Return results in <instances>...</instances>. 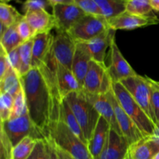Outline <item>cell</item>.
<instances>
[{
    "instance_id": "obj_10",
    "label": "cell",
    "mask_w": 159,
    "mask_h": 159,
    "mask_svg": "<svg viewBox=\"0 0 159 159\" xmlns=\"http://www.w3.org/2000/svg\"><path fill=\"white\" fill-rule=\"evenodd\" d=\"M76 44L68 32H57L51 47V57L56 62L71 70Z\"/></svg>"
},
{
    "instance_id": "obj_9",
    "label": "cell",
    "mask_w": 159,
    "mask_h": 159,
    "mask_svg": "<svg viewBox=\"0 0 159 159\" xmlns=\"http://www.w3.org/2000/svg\"><path fill=\"white\" fill-rule=\"evenodd\" d=\"M52 15L57 32H68L86 14L75 4V0H69L67 3L52 6Z\"/></svg>"
},
{
    "instance_id": "obj_21",
    "label": "cell",
    "mask_w": 159,
    "mask_h": 159,
    "mask_svg": "<svg viewBox=\"0 0 159 159\" xmlns=\"http://www.w3.org/2000/svg\"><path fill=\"white\" fill-rule=\"evenodd\" d=\"M24 18L31 26L35 35L50 33L55 26L52 14L47 10H37L24 13Z\"/></svg>"
},
{
    "instance_id": "obj_39",
    "label": "cell",
    "mask_w": 159,
    "mask_h": 159,
    "mask_svg": "<svg viewBox=\"0 0 159 159\" xmlns=\"http://www.w3.org/2000/svg\"><path fill=\"white\" fill-rule=\"evenodd\" d=\"M20 47L7 54L8 59H9V61L10 63L11 67L16 71V73L19 75H20V68H21V60H20Z\"/></svg>"
},
{
    "instance_id": "obj_42",
    "label": "cell",
    "mask_w": 159,
    "mask_h": 159,
    "mask_svg": "<svg viewBox=\"0 0 159 159\" xmlns=\"http://www.w3.org/2000/svg\"><path fill=\"white\" fill-rule=\"evenodd\" d=\"M47 142H48V155H49V159H58L57 157V152H56L55 147L54 146V144L51 142L50 141H48V139H46Z\"/></svg>"
},
{
    "instance_id": "obj_3",
    "label": "cell",
    "mask_w": 159,
    "mask_h": 159,
    "mask_svg": "<svg viewBox=\"0 0 159 159\" xmlns=\"http://www.w3.org/2000/svg\"><path fill=\"white\" fill-rule=\"evenodd\" d=\"M112 90L120 107L135 123L144 138L152 135L156 125L125 87L120 82H114L112 85Z\"/></svg>"
},
{
    "instance_id": "obj_31",
    "label": "cell",
    "mask_w": 159,
    "mask_h": 159,
    "mask_svg": "<svg viewBox=\"0 0 159 159\" xmlns=\"http://www.w3.org/2000/svg\"><path fill=\"white\" fill-rule=\"evenodd\" d=\"M28 114V109L26 106V98H25L24 92L23 88L22 89L14 96V103L12 107V113H11L10 119L20 117Z\"/></svg>"
},
{
    "instance_id": "obj_11",
    "label": "cell",
    "mask_w": 159,
    "mask_h": 159,
    "mask_svg": "<svg viewBox=\"0 0 159 159\" xmlns=\"http://www.w3.org/2000/svg\"><path fill=\"white\" fill-rule=\"evenodd\" d=\"M107 95L114 109L115 116H116V121H117V124L120 129L121 133L124 135V138L127 140L129 144L130 145V144L144 138V135L142 134L139 128L137 127L131 118L123 110L118 101L116 100L113 93V90L109 92Z\"/></svg>"
},
{
    "instance_id": "obj_22",
    "label": "cell",
    "mask_w": 159,
    "mask_h": 159,
    "mask_svg": "<svg viewBox=\"0 0 159 159\" xmlns=\"http://www.w3.org/2000/svg\"><path fill=\"white\" fill-rule=\"evenodd\" d=\"M158 151L148 137L129 146V159H152Z\"/></svg>"
},
{
    "instance_id": "obj_24",
    "label": "cell",
    "mask_w": 159,
    "mask_h": 159,
    "mask_svg": "<svg viewBox=\"0 0 159 159\" xmlns=\"http://www.w3.org/2000/svg\"><path fill=\"white\" fill-rule=\"evenodd\" d=\"M102 16L109 20L126 12L127 0H96Z\"/></svg>"
},
{
    "instance_id": "obj_34",
    "label": "cell",
    "mask_w": 159,
    "mask_h": 159,
    "mask_svg": "<svg viewBox=\"0 0 159 159\" xmlns=\"http://www.w3.org/2000/svg\"><path fill=\"white\" fill-rule=\"evenodd\" d=\"M75 2L86 15L102 16V11L96 0H75Z\"/></svg>"
},
{
    "instance_id": "obj_43",
    "label": "cell",
    "mask_w": 159,
    "mask_h": 159,
    "mask_svg": "<svg viewBox=\"0 0 159 159\" xmlns=\"http://www.w3.org/2000/svg\"><path fill=\"white\" fill-rule=\"evenodd\" d=\"M54 147H55V146H54ZM55 149H56V152H57L58 159H75L73 158V157H71L70 155L67 154L66 152H63V151L61 150V149L57 148L55 147Z\"/></svg>"
},
{
    "instance_id": "obj_44",
    "label": "cell",
    "mask_w": 159,
    "mask_h": 159,
    "mask_svg": "<svg viewBox=\"0 0 159 159\" xmlns=\"http://www.w3.org/2000/svg\"><path fill=\"white\" fill-rule=\"evenodd\" d=\"M152 9L155 12H159V0H149Z\"/></svg>"
},
{
    "instance_id": "obj_46",
    "label": "cell",
    "mask_w": 159,
    "mask_h": 159,
    "mask_svg": "<svg viewBox=\"0 0 159 159\" xmlns=\"http://www.w3.org/2000/svg\"><path fill=\"white\" fill-rule=\"evenodd\" d=\"M127 159H129V158H127Z\"/></svg>"
},
{
    "instance_id": "obj_19",
    "label": "cell",
    "mask_w": 159,
    "mask_h": 159,
    "mask_svg": "<svg viewBox=\"0 0 159 159\" xmlns=\"http://www.w3.org/2000/svg\"><path fill=\"white\" fill-rule=\"evenodd\" d=\"M107 21H108L109 26L112 30H131L137 29V28L156 24L158 23L159 20L138 16H135L125 12L118 16L110 19Z\"/></svg>"
},
{
    "instance_id": "obj_26",
    "label": "cell",
    "mask_w": 159,
    "mask_h": 159,
    "mask_svg": "<svg viewBox=\"0 0 159 159\" xmlns=\"http://www.w3.org/2000/svg\"><path fill=\"white\" fill-rule=\"evenodd\" d=\"M22 89L20 76L11 67L7 74L0 80V94L8 93L15 96Z\"/></svg>"
},
{
    "instance_id": "obj_15",
    "label": "cell",
    "mask_w": 159,
    "mask_h": 159,
    "mask_svg": "<svg viewBox=\"0 0 159 159\" xmlns=\"http://www.w3.org/2000/svg\"><path fill=\"white\" fill-rule=\"evenodd\" d=\"M82 93H83L85 99L93 106V107L96 109L99 114L109 123L110 127L113 130H116V132L122 134L119 125L117 124V121H116L114 109H113V105L109 99L107 95L87 94V93H84L83 91H82Z\"/></svg>"
},
{
    "instance_id": "obj_29",
    "label": "cell",
    "mask_w": 159,
    "mask_h": 159,
    "mask_svg": "<svg viewBox=\"0 0 159 159\" xmlns=\"http://www.w3.org/2000/svg\"><path fill=\"white\" fill-rule=\"evenodd\" d=\"M38 140L26 137L13 148L12 159H28L32 154Z\"/></svg>"
},
{
    "instance_id": "obj_8",
    "label": "cell",
    "mask_w": 159,
    "mask_h": 159,
    "mask_svg": "<svg viewBox=\"0 0 159 159\" xmlns=\"http://www.w3.org/2000/svg\"><path fill=\"white\" fill-rule=\"evenodd\" d=\"M120 83L156 125V120L151 106V88L148 77L138 75L121 81Z\"/></svg>"
},
{
    "instance_id": "obj_5",
    "label": "cell",
    "mask_w": 159,
    "mask_h": 159,
    "mask_svg": "<svg viewBox=\"0 0 159 159\" xmlns=\"http://www.w3.org/2000/svg\"><path fill=\"white\" fill-rule=\"evenodd\" d=\"M1 129L4 130L13 148L26 137L36 140L46 139L44 133L36 127L28 114L1 122Z\"/></svg>"
},
{
    "instance_id": "obj_40",
    "label": "cell",
    "mask_w": 159,
    "mask_h": 159,
    "mask_svg": "<svg viewBox=\"0 0 159 159\" xmlns=\"http://www.w3.org/2000/svg\"><path fill=\"white\" fill-rule=\"evenodd\" d=\"M11 68L10 63L8 59L7 53L4 51L1 47V52H0V80L5 77L9 69Z\"/></svg>"
},
{
    "instance_id": "obj_45",
    "label": "cell",
    "mask_w": 159,
    "mask_h": 159,
    "mask_svg": "<svg viewBox=\"0 0 159 159\" xmlns=\"http://www.w3.org/2000/svg\"><path fill=\"white\" fill-rule=\"evenodd\" d=\"M152 159H159V152L154 155V157L152 158Z\"/></svg>"
},
{
    "instance_id": "obj_6",
    "label": "cell",
    "mask_w": 159,
    "mask_h": 159,
    "mask_svg": "<svg viewBox=\"0 0 159 159\" xmlns=\"http://www.w3.org/2000/svg\"><path fill=\"white\" fill-rule=\"evenodd\" d=\"M113 81L107 65L92 60L84 80L82 90L91 95H105L112 90Z\"/></svg>"
},
{
    "instance_id": "obj_32",
    "label": "cell",
    "mask_w": 159,
    "mask_h": 159,
    "mask_svg": "<svg viewBox=\"0 0 159 159\" xmlns=\"http://www.w3.org/2000/svg\"><path fill=\"white\" fill-rule=\"evenodd\" d=\"M14 103V96L8 93L0 95V118L1 122H5L10 119Z\"/></svg>"
},
{
    "instance_id": "obj_36",
    "label": "cell",
    "mask_w": 159,
    "mask_h": 159,
    "mask_svg": "<svg viewBox=\"0 0 159 159\" xmlns=\"http://www.w3.org/2000/svg\"><path fill=\"white\" fill-rule=\"evenodd\" d=\"M17 30H18L19 35H20V38L22 39L23 43L32 40L36 36L31 26H30L28 22L24 18V16H23V18L17 23Z\"/></svg>"
},
{
    "instance_id": "obj_13",
    "label": "cell",
    "mask_w": 159,
    "mask_h": 159,
    "mask_svg": "<svg viewBox=\"0 0 159 159\" xmlns=\"http://www.w3.org/2000/svg\"><path fill=\"white\" fill-rule=\"evenodd\" d=\"M129 146L128 141L122 134L110 128L108 139L99 159H127Z\"/></svg>"
},
{
    "instance_id": "obj_12",
    "label": "cell",
    "mask_w": 159,
    "mask_h": 159,
    "mask_svg": "<svg viewBox=\"0 0 159 159\" xmlns=\"http://www.w3.org/2000/svg\"><path fill=\"white\" fill-rule=\"evenodd\" d=\"M110 51V64L107 67L113 83L120 82L127 78L138 75L131 65L124 58L115 40L112 43Z\"/></svg>"
},
{
    "instance_id": "obj_41",
    "label": "cell",
    "mask_w": 159,
    "mask_h": 159,
    "mask_svg": "<svg viewBox=\"0 0 159 159\" xmlns=\"http://www.w3.org/2000/svg\"><path fill=\"white\" fill-rule=\"evenodd\" d=\"M148 138H149L153 145L155 146V148L157 149L158 152H159V124H157L155 126V129L154 133L152 135L148 136Z\"/></svg>"
},
{
    "instance_id": "obj_25",
    "label": "cell",
    "mask_w": 159,
    "mask_h": 159,
    "mask_svg": "<svg viewBox=\"0 0 159 159\" xmlns=\"http://www.w3.org/2000/svg\"><path fill=\"white\" fill-rule=\"evenodd\" d=\"M126 12L141 17L158 20L149 0H127Z\"/></svg>"
},
{
    "instance_id": "obj_16",
    "label": "cell",
    "mask_w": 159,
    "mask_h": 159,
    "mask_svg": "<svg viewBox=\"0 0 159 159\" xmlns=\"http://www.w3.org/2000/svg\"><path fill=\"white\" fill-rule=\"evenodd\" d=\"M92 60L93 57L85 43H82V42L77 43L72 65H71V71L77 79L82 90L84 80L88 72L89 64Z\"/></svg>"
},
{
    "instance_id": "obj_37",
    "label": "cell",
    "mask_w": 159,
    "mask_h": 159,
    "mask_svg": "<svg viewBox=\"0 0 159 159\" xmlns=\"http://www.w3.org/2000/svg\"><path fill=\"white\" fill-rule=\"evenodd\" d=\"M49 6L50 0H27L23 4V10L25 13L37 10H47Z\"/></svg>"
},
{
    "instance_id": "obj_35",
    "label": "cell",
    "mask_w": 159,
    "mask_h": 159,
    "mask_svg": "<svg viewBox=\"0 0 159 159\" xmlns=\"http://www.w3.org/2000/svg\"><path fill=\"white\" fill-rule=\"evenodd\" d=\"M13 146L4 130H0V159H12Z\"/></svg>"
},
{
    "instance_id": "obj_17",
    "label": "cell",
    "mask_w": 159,
    "mask_h": 159,
    "mask_svg": "<svg viewBox=\"0 0 159 159\" xmlns=\"http://www.w3.org/2000/svg\"><path fill=\"white\" fill-rule=\"evenodd\" d=\"M53 40L54 36L51 32L37 34L34 37L31 63L32 68H40L44 65L48 55L51 53Z\"/></svg>"
},
{
    "instance_id": "obj_33",
    "label": "cell",
    "mask_w": 159,
    "mask_h": 159,
    "mask_svg": "<svg viewBox=\"0 0 159 159\" xmlns=\"http://www.w3.org/2000/svg\"><path fill=\"white\" fill-rule=\"evenodd\" d=\"M148 79L151 88V106L156 120V124H159V82Z\"/></svg>"
},
{
    "instance_id": "obj_38",
    "label": "cell",
    "mask_w": 159,
    "mask_h": 159,
    "mask_svg": "<svg viewBox=\"0 0 159 159\" xmlns=\"http://www.w3.org/2000/svg\"><path fill=\"white\" fill-rule=\"evenodd\" d=\"M28 159H49L48 146L46 139L37 141L32 154Z\"/></svg>"
},
{
    "instance_id": "obj_20",
    "label": "cell",
    "mask_w": 159,
    "mask_h": 159,
    "mask_svg": "<svg viewBox=\"0 0 159 159\" xmlns=\"http://www.w3.org/2000/svg\"><path fill=\"white\" fill-rule=\"evenodd\" d=\"M110 128L111 127L109 123L100 116L93 136L88 143V149L93 159H99L108 139Z\"/></svg>"
},
{
    "instance_id": "obj_30",
    "label": "cell",
    "mask_w": 159,
    "mask_h": 159,
    "mask_svg": "<svg viewBox=\"0 0 159 159\" xmlns=\"http://www.w3.org/2000/svg\"><path fill=\"white\" fill-rule=\"evenodd\" d=\"M33 43L34 39L23 43L20 47V56L21 60V68H20V76L25 75L31 69L33 55Z\"/></svg>"
},
{
    "instance_id": "obj_18",
    "label": "cell",
    "mask_w": 159,
    "mask_h": 159,
    "mask_svg": "<svg viewBox=\"0 0 159 159\" xmlns=\"http://www.w3.org/2000/svg\"><path fill=\"white\" fill-rule=\"evenodd\" d=\"M54 74L57 89L62 99H65L71 93L82 91V89L80 88V85L71 70L56 61Z\"/></svg>"
},
{
    "instance_id": "obj_23",
    "label": "cell",
    "mask_w": 159,
    "mask_h": 159,
    "mask_svg": "<svg viewBox=\"0 0 159 159\" xmlns=\"http://www.w3.org/2000/svg\"><path fill=\"white\" fill-rule=\"evenodd\" d=\"M61 120L63 121L67 126L70 128V130L75 134L85 144L88 146V143H87L86 140H85V137H84L83 132H82V128H81L80 125H79V122H78L77 119H76L75 116L73 113L72 110H71V107L68 105V102L66 99H64L62 100L61 104V110H60V119Z\"/></svg>"
},
{
    "instance_id": "obj_27",
    "label": "cell",
    "mask_w": 159,
    "mask_h": 159,
    "mask_svg": "<svg viewBox=\"0 0 159 159\" xmlns=\"http://www.w3.org/2000/svg\"><path fill=\"white\" fill-rule=\"evenodd\" d=\"M17 23L18 22L8 27L5 34L0 37V45L7 54L23 43L17 30Z\"/></svg>"
},
{
    "instance_id": "obj_2",
    "label": "cell",
    "mask_w": 159,
    "mask_h": 159,
    "mask_svg": "<svg viewBox=\"0 0 159 159\" xmlns=\"http://www.w3.org/2000/svg\"><path fill=\"white\" fill-rule=\"evenodd\" d=\"M46 139L74 158L93 159L87 144L61 120L50 124L47 130Z\"/></svg>"
},
{
    "instance_id": "obj_14",
    "label": "cell",
    "mask_w": 159,
    "mask_h": 159,
    "mask_svg": "<svg viewBox=\"0 0 159 159\" xmlns=\"http://www.w3.org/2000/svg\"><path fill=\"white\" fill-rule=\"evenodd\" d=\"M115 34L116 30L110 28L85 43L93 60L106 65L105 60L107 51L109 48H110L112 43L115 40Z\"/></svg>"
},
{
    "instance_id": "obj_7",
    "label": "cell",
    "mask_w": 159,
    "mask_h": 159,
    "mask_svg": "<svg viewBox=\"0 0 159 159\" xmlns=\"http://www.w3.org/2000/svg\"><path fill=\"white\" fill-rule=\"evenodd\" d=\"M108 29V21L103 16L85 15L68 33L76 43H86Z\"/></svg>"
},
{
    "instance_id": "obj_28",
    "label": "cell",
    "mask_w": 159,
    "mask_h": 159,
    "mask_svg": "<svg viewBox=\"0 0 159 159\" xmlns=\"http://www.w3.org/2000/svg\"><path fill=\"white\" fill-rule=\"evenodd\" d=\"M18 11L12 5L5 1L0 2V23L6 27H9L23 18Z\"/></svg>"
},
{
    "instance_id": "obj_4",
    "label": "cell",
    "mask_w": 159,
    "mask_h": 159,
    "mask_svg": "<svg viewBox=\"0 0 159 159\" xmlns=\"http://www.w3.org/2000/svg\"><path fill=\"white\" fill-rule=\"evenodd\" d=\"M65 99L71 107L82 128L84 137L89 143L101 116L85 99L82 91L70 93Z\"/></svg>"
},
{
    "instance_id": "obj_1",
    "label": "cell",
    "mask_w": 159,
    "mask_h": 159,
    "mask_svg": "<svg viewBox=\"0 0 159 159\" xmlns=\"http://www.w3.org/2000/svg\"><path fill=\"white\" fill-rule=\"evenodd\" d=\"M54 66L55 61L50 53L41 68H32L20 77L28 115L45 136L50 124L60 119L61 104L64 99L56 83Z\"/></svg>"
}]
</instances>
